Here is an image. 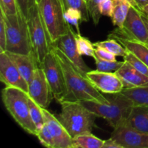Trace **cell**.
<instances>
[{
	"instance_id": "cell-26",
	"label": "cell",
	"mask_w": 148,
	"mask_h": 148,
	"mask_svg": "<svg viewBox=\"0 0 148 148\" xmlns=\"http://www.w3.org/2000/svg\"><path fill=\"white\" fill-rule=\"evenodd\" d=\"M64 11L69 7L77 9L82 13V21H89V11H88V4L84 0H60Z\"/></svg>"
},
{
	"instance_id": "cell-38",
	"label": "cell",
	"mask_w": 148,
	"mask_h": 148,
	"mask_svg": "<svg viewBox=\"0 0 148 148\" xmlns=\"http://www.w3.org/2000/svg\"><path fill=\"white\" fill-rule=\"evenodd\" d=\"M134 7L139 10H142L144 7L148 5V0H132Z\"/></svg>"
},
{
	"instance_id": "cell-30",
	"label": "cell",
	"mask_w": 148,
	"mask_h": 148,
	"mask_svg": "<svg viewBox=\"0 0 148 148\" xmlns=\"http://www.w3.org/2000/svg\"><path fill=\"white\" fill-rule=\"evenodd\" d=\"M36 137L40 141V144L43 146L49 148H56V143L53 137L51 134L49 129L47 128L46 125L45 124L43 128L38 132Z\"/></svg>"
},
{
	"instance_id": "cell-7",
	"label": "cell",
	"mask_w": 148,
	"mask_h": 148,
	"mask_svg": "<svg viewBox=\"0 0 148 148\" xmlns=\"http://www.w3.org/2000/svg\"><path fill=\"white\" fill-rule=\"evenodd\" d=\"M27 22L33 52L40 66L47 53L50 51L51 45L40 18L38 3L30 6Z\"/></svg>"
},
{
	"instance_id": "cell-35",
	"label": "cell",
	"mask_w": 148,
	"mask_h": 148,
	"mask_svg": "<svg viewBox=\"0 0 148 148\" xmlns=\"http://www.w3.org/2000/svg\"><path fill=\"white\" fill-rule=\"evenodd\" d=\"M95 53L96 56L101 58L102 59H105V60L112 61V62H115L116 60V58L114 54L112 53L107 51L106 49H103L101 47H95Z\"/></svg>"
},
{
	"instance_id": "cell-15",
	"label": "cell",
	"mask_w": 148,
	"mask_h": 148,
	"mask_svg": "<svg viewBox=\"0 0 148 148\" xmlns=\"http://www.w3.org/2000/svg\"><path fill=\"white\" fill-rule=\"evenodd\" d=\"M45 124L49 129L56 143V148H71L72 138L56 117L51 114L47 108H42Z\"/></svg>"
},
{
	"instance_id": "cell-36",
	"label": "cell",
	"mask_w": 148,
	"mask_h": 148,
	"mask_svg": "<svg viewBox=\"0 0 148 148\" xmlns=\"http://www.w3.org/2000/svg\"><path fill=\"white\" fill-rule=\"evenodd\" d=\"M16 1L19 10L27 19L30 7V0H16Z\"/></svg>"
},
{
	"instance_id": "cell-40",
	"label": "cell",
	"mask_w": 148,
	"mask_h": 148,
	"mask_svg": "<svg viewBox=\"0 0 148 148\" xmlns=\"http://www.w3.org/2000/svg\"><path fill=\"white\" fill-rule=\"evenodd\" d=\"M142 14H143V20H144V21H145V24H146V26H147V30H148V17H147V16H145V15L144 14H143V12H142ZM147 46H148V43H147Z\"/></svg>"
},
{
	"instance_id": "cell-16",
	"label": "cell",
	"mask_w": 148,
	"mask_h": 148,
	"mask_svg": "<svg viewBox=\"0 0 148 148\" xmlns=\"http://www.w3.org/2000/svg\"><path fill=\"white\" fill-rule=\"evenodd\" d=\"M5 52L16 67L18 69L22 76L29 84L33 78L35 71L39 66L33 52L29 54H23L9 51Z\"/></svg>"
},
{
	"instance_id": "cell-25",
	"label": "cell",
	"mask_w": 148,
	"mask_h": 148,
	"mask_svg": "<svg viewBox=\"0 0 148 148\" xmlns=\"http://www.w3.org/2000/svg\"><path fill=\"white\" fill-rule=\"evenodd\" d=\"M28 104L29 108H30V116L33 120V122L34 123L35 126H36L38 133V132L41 130L43 126L45 125L42 108L40 106L38 105L34 101H33L30 97L28 98Z\"/></svg>"
},
{
	"instance_id": "cell-3",
	"label": "cell",
	"mask_w": 148,
	"mask_h": 148,
	"mask_svg": "<svg viewBox=\"0 0 148 148\" xmlns=\"http://www.w3.org/2000/svg\"><path fill=\"white\" fill-rule=\"evenodd\" d=\"M62 110L57 119L72 138L79 134L90 133L95 126L98 116L80 102L61 103Z\"/></svg>"
},
{
	"instance_id": "cell-14",
	"label": "cell",
	"mask_w": 148,
	"mask_h": 148,
	"mask_svg": "<svg viewBox=\"0 0 148 148\" xmlns=\"http://www.w3.org/2000/svg\"><path fill=\"white\" fill-rule=\"evenodd\" d=\"M111 138L123 148H148V133L140 132L124 125L114 129Z\"/></svg>"
},
{
	"instance_id": "cell-12",
	"label": "cell",
	"mask_w": 148,
	"mask_h": 148,
	"mask_svg": "<svg viewBox=\"0 0 148 148\" xmlns=\"http://www.w3.org/2000/svg\"><path fill=\"white\" fill-rule=\"evenodd\" d=\"M87 79L99 91L105 94L121 92L124 89L122 82L115 72L90 70L85 74Z\"/></svg>"
},
{
	"instance_id": "cell-5",
	"label": "cell",
	"mask_w": 148,
	"mask_h": 148,
	"mask_svg": "<svg viewBox=\"0 0 148 148\" xmlns=\"http://www.w3.org/2000/svg\"><path fill=\"white\" fill-rule=\"evenodd\" d=\"M1 14L6 24V51L23 54L31 53L33 49L26 17L20 10L14 14H6L1 10Z\"/></svg>"
},
{
	"instance_id": "cell-11",
	"label": "cell",
	"mask_w": 148,
	"mask_h": 148,
	"mask_svg": "<svg viewBox=\"0 0 148 148\" xmlns=\"http://www.w3.org/2000/svg\"><path fill=\"white\" fill-rule=\"evenodd\" d=\"M27 94L33 101L43 108H47L53 98L44 72L40 66L36 69L31 81L29 82Z\"/></svg>"
},
{
	"instance_id": "cell-18",
	"label": "cell",
	"mask_w": 148,
	"mask_h": 148,
	"mask_svg": "<svg viewBox=\"0 0 148 148\" xmlns=\"http://www.w3.org/2000/svg\"><path fill=\"white\" fill-rule=\"evenodd\" d=\"M122 125L140 132L148 133V106H133Z\"/></svg>"
},
{
	"instance_id": "cell-41",
	"label": "cell",
	"mask_w": 148,
	"mask_h": 148,
	"mask_svg": "<svg viewBox=\"0 0 148 148\" xmlns=\"http://www.w3.org/2000/svg\"><path fill=\"white\" fill-rule=\"evenodd\" d=\"M39 1H40V0H30V6L33 5L35 3H38Z\"/></svg>"
},
{
	"instance_id": "cell-33",
	"label": "cell",
	"mask_w": 148,
	"mask_h": 148,
	"mask_svg": "<svg viewBox=\"0 0 148 148\" xmlns=\"http://www.w3.org/2000/svg\"><path fill=\"white\" fill-rule=\"evenodd\" d=\"M98 10L101 15L111 17L114 11V1L113 0H101L98 4Z\"/></svg>"
},
{
	"instance_id": "cell-42",
	"label": "cell",
	"mask_w": 148,
	"mask_h": 148,
	"mask_svg": "<svg viewBox=\"0 0 148 148\" xmlns=\"http://www.w3.org/2000/svg\"><path fill=\"white\" fill-rule=\"evenodd\" d=\"M84 1H86V2H88V1H89V0H84Z\"/></svg>"
},
{
	"instance_id": "cell-31",
	"label": "cell",
	"mask_w": 148,
	"mask_h": 148,
	"mask_svg": "<svg viewBox=\"0 0 148 148\" xmlns=\"http://www.w3.org/2000/svg\"><path fill=\"white\" fill-rule=\"evenodd\" d=\"M101 1V0H89L87 2L90 16L92 17V21L95 25L99 23L100 19H101V14L98 10V4Z\"/></svg>"
},
{
	"instance_id": "cell-6",
	"label": "cell",
	"mask_w": 148,
	"mask_h": 148,
	"mask_svg": "<svg viewBox=\"0 0 148 148\" xmlns=\"http://www.w3.org/2000/svg\"><path fill=\"white\" fill-rule=\"evenodd\" d=\"M39 13L50 45L66 33L69 24L64 18V10L60 0H40Z\"/></svg>"
},
{
	"instance_id": "cell-1",
	"label": "cell",
	"mask_w": 148,
	"mask_h": 148,
	"mask_svg": "<svg viewBox=\"0 0 148 148\" xmlns=\"http://www.w3.org/2000/svg\"><path fill=\"white\" fill-rule=\"evenodd\" d=\"M51 49L54 53L64 77L66 95L63 102L86 101H93L102 103L108 102L105 95H102L91 84L85 75L78 70L60 49L53 46H51Z\"/></svg>"
},
{
	"instance_id": "cell-10",
	"label": "cell",
	"mask_w": 148,
	"mask_h": 148,
	"mask_svg": "<svg viewBox=\"0 0 148 148\" xmlns=\"http://www.w3.org/2000/svg\"><path fill=\"white\" fill-rule=\"evenodd\" d=\"M75 37L76 33L69 25L66 33L61 36L51 46L60 49L78 70L85 75L87 72L90 71V69L84 62L82 55L78 52Z\"/></svg>"
},
{
	"instance_id": "cell-34",
	"label": "cell",
	"mask_w": 148,
	"mask_h": 148,
	"mask_svg": "<svg viewBox=\"0 0 148 148\" xmlns=\"http://www.w3.org/2000/svg\"><path fill=\"white\" fill-rule=\"evenodd\" d=\"M7 49V32L4 17L0 15V52H5Z\"/></svg>"
},
{
	"instance_id": "cell-32",
	"label": "cell",
	"mask_w": 148,
	"mask_h": 148,
	"mask_svg": "<svg viewBox=\"0 0 148 148\" xmlns=\"http://www.w3.org/2000/svg\"><path fill=\"white\" fill-rule=\"evenodd\" d=\"M0 10L6 14H14L19 11L16 0H0Z\"/></svg>"
},
{
	"instance_id": "cell-29",
	"label": "cell",
	"mask_w": 148,
	"mask_h": 148,
	"mask_svg": "<svg viewBox=\"0 0 148 148\" xmlns=\"http://www.w3.org/2000/svg\"><path fill=\"white\" fill-rule=\"evenodd\" d=\"M124 61H126L128 63H130L133 67L135 68L140 73L148 77V66L144 62L140 60L137 56H134L132 53L128 51L127 55L124 57Z\"/></svg>"
},
{
	"instance_id": "cell-20",
	"label": "cell",
	"mask_w": 148,
	"mask_h": 148,
	"mask_svg": "<svg viewBox=\"0 0 148 148\" xmlns=\"http://www.w3.org/2000/svg\"><path fill=\"white\" fill-rule=\"evenodd\" d=\"M116 40L148 66V46L147 44L132 39L116 38Z\"/></svg>"
},
{
	"instance_id": "cell-19",
	"label": "cell",
	"mask_w": 148,
	"mask_h": 148,
	"mask_svg": "<svg viewBox=\"0 0 148 148\" xmlns=\"http://www.w3.org/2000/svg\"><path fill=\"white\" fill-rule=\"evenodd\" d=\"M114 1V11L112 20L113 25L117 27L121 28L127 17L130 7L134 5L132 0H113Z\"/></svg>"
},
{
	"instance_id": "cell-13",
	"label": "cell",
	"mask_w": 148,
	"mask_h": 148,
	"mask_svg": "<svg viewBox=\"0 0 148 148\" xmlns=\"http://www.w3.org/2000/svg\"><path fill=\"white\" fill-rule=\"evenodd\" d=\"M0 80L6 86L19 88L28 93V83L6 52H0Z\"/></svg>"
},
{
	"instance_id": "cell-24",
	"label": "cell",
	"mask_w": 148,
	"mask_h": 148,
	"mask_svg": "<svg viewBox=\"0 0 148 148\" xmlns=\"http://www.w3.org/2000/svg\"><path fill=\"white\" fill-rule=\"evenodd\" d=\"M76 43L78 52L82 56H90V57H95V46L93 43L88 38L82 36L81 34L76 33Z\"/></svg>"
},
{
	"instance_id": "cell-4",
	"label": "cell",
	"mask_w": 148,
	"mask_h": 148,
	"mask_svg": "<svg viewBox=\"0 0 148 148\" xmlns=\"http://www.w3.org/2000/svg\"><path fill=\"white\" fill-rule=\"evenodd\" d=\"M1 98L6 109L17 124L27 133L36 136L37 130L30 114L28 94L19 88L6 86Z\"/></svg>"
},
{
	"instance_id": "cell-22",
	"label": "cell",
	"mask_w": 148,
	"mask_h": 148,
	"mask_svg": "<svg viewBox=\"0 0 148 148\" xmlns=\"http://www.w3.org/2000/svg\"><path fill=\"white\" fill-rule=\"evenodd\" d=\"M104 140L90 133L79 134L72 138L71 148H103Z\"/></svg>"
},
{
	"instance_id": "cell-39",
	"label": "cell",
	"mask_w": 148,
	"mask_h": 148,
	"mask_svg": "<svg viewBox=\"0 0 148 148\" xmlns=\"http://www.w3.org/2000/svg\"><path fill=\"white\" fill-rule=\"evenodd\" d=\"M140 11H141L142 12L145 14V15L147 16V17H148V5L143 7L142 10H140Z\"/></svg>"
},
{
	"instance_id": "cell-17",
	"label": "cell",
	"mask_w": 148,
	"mask_h": 148,
	"mask_svg": "<svg viewBox=\"0 0 148 148\" xmlns=\"http://www.w3.org/2000/svg\"><path fill=\"white\" fill-rule=\"evenodd\" d=\"M115 73L122 82L124 89L148 85V77L140 73L126 61H124L122 66Z\"/></svg>"
},
{
	"instance_id": "cell-8",
	"label": "cell",
	"mask_w": 148,
	"mask_h": 148,
	"mask_svg": "<svg viewBox=\"0 0 148 148\" xmlns=\"http://www.w3.org/2000/svg\"><path fill=\"white\" fill-rule=\"evenodd\" d=\"M108 38H125L148 43V30L142 12L134 5L130 7L123 27H117L109 35Z\"/></svg>"
},
{
	"instance_id": "cell-2",
	"label": "cell",
	"mask_w": 148,
	"mask_h": 148,
	"mask_svg": "<svg viewBox=\"0 0 148 148\" xmlns=\"http://www.w3.org/2000/svg\"><path fill=\"white\" fill-rule=\"evenodd\" d=\"M107 103L86 101L80 102L85 108L108 121L111 127L115 129L124 124L133 107L131 101L121 92L106 94Z\"/></svg>"
},
{
	"instance_id": "cell-21",
	"label": "cell",
	"mask_w": 148,
	"mask_h": 148,
	"mask_svg": "<svg viewBox=\"0 0 148 148\" xmlns=\"http://www.w3.org/2000/svg\"><path fill=\"white\" fill-rule=\"evenodd\" d=\"M121 92L131 101L133 106H148V85L134 88H124Z\"/></svg>"
},
{
	"instance_id": "cell-37",
	"label": "cell",
	"mask_w": 148,
	"mask_h": 148,
	"mask_svg": "<svg viewBox=\"0 0 148 148\" xmlns=\"http://www.w3.org/2000/svg\"><path fill=\"white\" fill-rule=\"evenodd\" d=\"M103 148H123L120 145L116 143L112 138L110 137V139L107 140H104V144L103 145Z\"/></svg>"
},
{
	"instance_id": "cell-9",
	"label": "cell",
	"mask_w": 148,
	"mask_h": 148,
	"mask_svg": "<svg viewBox=\"0 0 148 148\" xmlns=\"http://www.w3.org/2000/svg\"><path fill=\"white\" fill-rule=\"evenodd\" d=\"M39 66L41 67L44 72L53 98L59 103L63 102L66 95L64 77L62 67L51 49Z\"/></svg>"
},
{
	"instance_id": "cell-23",
	"label": "cell",
	"mask_w": 148,
	"mask_h": 148,
	"mask_svg": "<svg viewBox=\"0 0 148 148\" xmlns=\"http://www.w3.org/2000/svg\"><path fill=\"white\" fill-rule=\"evenodd\" d=\"M95 47H101L106 49L116 56H121L124 58L127 55L128 50L114 38H108L106 40L98 41L93 43Z\"/></svg>"
},
{
	"instance_id": "cell-27",
	"label": "cell",
	"mask_w": 148,
	"mask_h": 148,
	"mask_svg": "<svg viewBox=\"0 0 148 148\" xmlns=\"http://www.w3.org/2000/svg\"><path fill=\"white\" fill-rule=\"evenodd\" d=\"M94 59H95L96 69L101 72H116L122 66L124 62H124H119V61L112 62V61L105 60L96 56L94 58Z\"/></svg>"
},
{
	"instance_id": "cell-28",
	"label": "cell",
	"mask_w": 148,
	"mask_h": 148,
	"mask_svg": "<svg viewBox=\"0 0 148 148\" xmlns=\"http://www.w3.org/2000/svg\"><path fill=\"white\" fill-rule=\"evenodd\" d=\"M64 18L68 24L72 25L76 27L77 33L80 34L79 25L80 21H82V16L81 12L77 9L69 7L64 11Z\"/></svg>"
}]
</instances>
